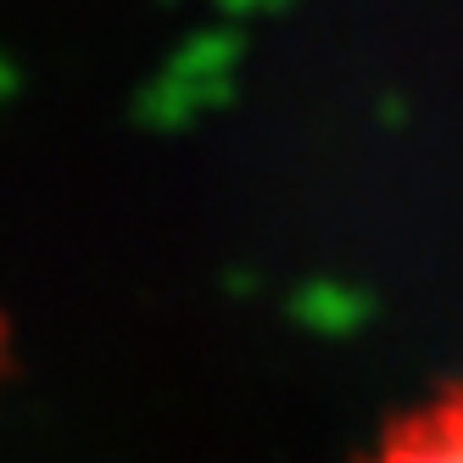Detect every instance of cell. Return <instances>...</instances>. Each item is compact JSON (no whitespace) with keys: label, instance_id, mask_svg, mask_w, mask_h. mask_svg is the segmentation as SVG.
Instances as JSON below:
<instances>
[{"label":"cell","instance_id":"cell-1","mask_svg":"<svg viewBox=\"0 0 463 463\" xmlns=\"http://www.w3.org/2000/svg\"><path fill=\"white\" fill-rule=\"evenodd\" d=\"M369 463H463V385L436 391L430 402L396 419Z\"/></svg>","mask_w":463,"mask_h":463}]
</instances>
